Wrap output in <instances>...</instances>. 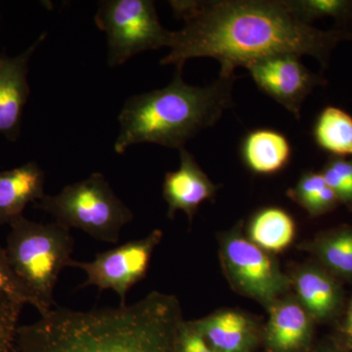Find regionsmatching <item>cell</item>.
<instances>
[{
	"label": "cell",
	"instance_id": "obj_13",
	"mask_svg": "<svg viewBox=\"0 0 352 352\" xmlns=\"http://www.w3.org/2000/svg\"><path fill=\"white\" fill-rule=\"evenodd\" d=\"M44 184V171L34 162L0 171V226L23 215L29 204L43 200Z\"/></svg>",
	"mask_w": 352,
	"mask_h": 352
},
{
	"label": "cell",
	"instance_id": "obj_21",
	"mask_svg": "<svg viewBox=\"0 0 352 352\" xmlns=\"http://www.w3.org/2000/svg\"><path fill=\"white\" fill-rule=\"evenodd\" d=\"M287 6L305 24L322 18L352 19L351 0H285Z\"/></svg>",
	"mask_w": 352,
	"mask_h": 352
},
{
	"label": "cell",
	"instance_id": "obj_1",
	"mask_svg": "<svg viewBox=\"0 0 352 352\" xmlns=\"http://www.w3.org/2000/svg\"><path fill=\"white\" fill-rule=\"evenodd\" d=\"M184 27L173 32L170 52L161 65L183 68L187 60L208 57L220 64L219 78L270 55H310L323 66L337 44L349 41L344 31H321L305 24L285 0L170 1Z\"/></svg>",
	"mask_w": 352,
	"mask_h": 352
},
{
	"label": "cell",
	"instance_id": "obj_10",
	"mask_svg": "<svg viewBox=\"0 0 352 352\" xmlns=\"http://www.w3.org/2000/svg\"><path fill=\"white\" fill-rule=\"evenodd\" d=\"M44 38L45 34L18 56L0 54V135L9 140H15L19 135L23 113L30 95V59Z\"/></svg>",
	"mask_w": 352,
	"mask_h": 352
},
{
	"label": "cell",
	"instance_id": "obj_9",
	"mask_svg": "<svg viewBox=\"0 0 352 352\" xmlns=\"http://www.w3.org/2000/svg\"><path fill=\"white\" fill-rule=\"evenodd\" d=\"M300 56L292 53L270 55L245 67L259 89L300 118L307 95L325 80L302 63Z\"/></svg>",
	"mask_w": 352,
	"mask_h": 352
},
{
	"label": "cell",
	"instance_id": "obj_8",
	"mask_svg": "<svg viewBox=\"0 0 352 352\" xmlns=\"http://www.w3.org/2000/svg\"><path fill=\"white\" fill-rule=\"evenodd\" d=\"M163 236L162 230L156 229L142 239L129 241L97 254L92 261L72 259L69 267L78 268L87 275L80 288L92 286L99 291L112 289L120 296V305H126L127 293L147 275L153 252Z\"/></svg>",
	"mask_w": 352,
	"mask_h": 352
},
{
	"label": "cell",
	"instance_id": "obj_27",
	"mask_svg": "<svg viewBox=\"0 0 352 352\" xmlns=\"http://www.w3.org/2000/svg\"><path fill=\"white\" fill-rule=\"evenodd\" d=\"M326 352H342V351H326Z\"/></svg>",
	"mask_w": 352,
	"mask_h": 352
},
{
	"label": "cell",
	"instance_id": "obj_2",
	"mask_svg": "<svg viewBox=\"0 0 352 352\" xmlns=\"http://www.w3.org/2000/svg\"><path fill=\"white\" fill-rule=\"evenodd\" d=\"M183 320L176 296L154 291L131 305L73 310L55 307L19 326L16 352H176Z\"/></svg>",
	"mask_w": 352,
	"mask_h": 352
},
{
	"label": "cell",
	"instance_id": "obj_23",
	"mask_svg": "<svg viewBox=\"0 0 352 352\" xmlns=\"http://www.w3.org/2000/svg\"><path fill=\"white\" fill-rule=\"evenodd\" d=\"M24 305L13 296L0 295V352H16V333Z\"/></svg>",
	"mask_w": 352,
	"mask_h": 352
},
{
	"label": "cell",
	"instance_id": "obj_7",
	"mask_svg": "<svg viewBox=\"0 0 352 352\" xmlns=\"http://www.w3.org/2000/svg\"><path fill=\"white\" fill-rule=\"evenodd\" d=\"M220 259L233 288L267 308L292 285L270 252L243 235L241 224L222 236Z\"/></svg>",
	"mask_w": 352,
	"mask_h": 352
},
{
	"label": "cell",
	"instance_id": "obj_15",
	"mask_svg": "<svg viewBox=\"0 0 352 352\" xmlns=\"http://www.w3.org/2000/svg\"><path fill=\"white\" fill-rule=\"evenodd\" d=\"M292 154L289 139L276 129H254L245 136L241 145L245 166L256 175L280 173L291 162Z\"/></svg>",
	"mask_w": 352,
	"mask_h": 352
},
{
	"label": "cell",
	"instance_id": "obj_24",
	"mask_svg": "<svg viewBox=\"0 0 352 352\" xmlns=\"http://www.w3.org/2000/svg\"><path fill=\"white\" fill-rule=\"evenodd\" d=\"M175 349L176 352H215L194 321L184 319L178 326Z\"/></svg>",
	"mask_w": 352,
	"mask_h": 352
},
{
	"label": "cell",
	"instance_id": "obj_6",
	"mask_svg": "<svg viewBox=\"0 0 352 352\" xmlns=\"http://www.w3.org/2000/svg\"><path fill=\"white\" fill-rule=\"evenodd\" d=\"M94 20L107 36L111 68L139 53L168 48L173 36V32L162 25L150 0H104L99 2Z\"/></svg>",
	"mask_w": 352,
	"mask_h": 352
},
{
	"label": "cell",
	"instance_id": "obj_26",
	"mask_svg": "<svg viewBox=\"0 0 352 352\" xmlns=\"http://www.w3.org/2000/svg\"><path fill=\"white\" fill-rule=\"evenodd\" d=\"M342 333L346 344L352 349V300L347 310L346 320L342 324Z\"/></svg>",
	"mask_w": 352,
	"mask_h": 352
},
{
	"label": "cell",
	"instance_id": "obj_12",
	"mask_svg": "<svg viewBox=\"0 0 352 352\" xmlns=\"http://www.w3.org/2000/svg\"><path fill=\"white\" fill-rule=\"evenodd\" d=\"M265 340L273 352H298L311 337L312 318L298 300L286 298L268 307Z\"/></svg>",
	"mask_w": 352,
	"mask_h": 352
},
{
	"label": "cell",
	"instance_id": "obj_3",
	"mask_svg": "<svg viewBox=\"0 0 352 352\" xmlns=\"http://www.w3.org/2000/svg\"><path fill=\"white\" fill-rule=\"evenodd\" d=\"M235 80L219 78L208 87H193L183 80L182 68H176L166 87L127 99L120 113L113 150L124 154L142 143L182 149L199 132L214 126L230 107Z\"/></svg>",
	"mask_w": 352,
	"mask_h": 352
},
{
	"label": "cell",
	"instance_id": "obj_16",
	"mask_svg": "<svg viewBox=\"0 0 352 352\" xmlns=\"http://www.w3.org/2000/svg\"><path fill=\"white\" fill-rule=\"evenodd\" d=\"M291 283L296 289V300L315 320H327L340 307L342 294L339 285L319 268H300L294 274Z\"/></svg>",
	"mask_w": 352,
	"mask_h": 352
},
{
	"label": "cell",
	"instance_id": "obj_22",
	"mask_svg": "<svg viewBox=\"0 0 352 352\" xmlns=\"http://www.w3.org/2000/svg\"><path fill=\"white\" fill-rule=\"evenodd\" d=\"M321 173L339 201L352 210V157H331Z\"/></svg>",
	"mask_w": 352,
	"mask_h": 352
},
{
	"label": "cell",
	"instance_id": "obj_19",
	"mask_svg": "<svg viewBox=\"0 0 352 352\" xmlns=\"http://www.w3.org/2000/svg\"><path fill=\"white\" fill-rule=\"evenodd\" d=\"M287 195L305 208L311 217L326 214L337 205L339 199L328 186L321 173L307 171L300 176Z\"/></svg>",
	"mask_w": 352,
	"mask_h": 352
},
{
	"label": "cell",
	"instance_id": "obj_4",
	"mask_svg": "<svg viewBox=\"0 0 352 352\" xmlns=\"http://www.w3.org/2000/svg\"><path fill=\"white\" fill-rule=\"evenodd\" d=\"M7 258L25 302L41 316L57 307L54 291L58 279L72 261L75 241L68 227L55 221L39 223L21 215L10 224Z\"/></svg>",
	"mask_w": 352,
	"mask_h": 352
},
{
	"label": "cell",
	"instance_id": "obj_25",
	"mask_svg": "<svg viewBox=\"0 0 352 352\" xmlns=\"http://www.w3.org/2000/svg\"><path fill=\"white\" fill-rule=\"evenodd\" d=\"M3 294L14 296L27 305L24 292L18 283L17 279L14 276L13 271L9 264L6 248L0 245V295Z\"/></svg>",
	"mask_w": 352,
	"mask_h": 352
},
{
	"label": "cell",
	"instance_id": "obj_5",
	"mask_svg": "<svg viewBox=\"0 0 352 352\" xmlns=\"http://www.w3.org/2000/svg\"><path fill=\"white\" fill-rule=\"evenodd\" d=\"M36 208L52 215L62 226L80 229L111 244L119 242L122 228L134 217L101 173L67 185L57 195H45Z\"/></svg>",
	"mask_w": 352,
	"mask_h": 352
},
{
	"label": "cell",
	"instance_id": "obj_20",
	"mask_svg": "<svg viewBox=\"0 0 352 352\" xmlns=\"http://www.w3.org/2000/svg\"><path fill=\"white\" fill-rule=\"evenodd\" d=\"M308 249L329 270L342 276H352V229H340L322 236Z\"/></svg>",
	"mask_w": 352,
	"mask_h": 352
},
{
	"label": "cell",
	"instance_id": "obj_18",
	"mask_svg": "<svg viewBox=\"0 0 352 352\" xmlns=\"http://www.w3.org/2000/svg\"><path fill=\"white\" fill-rule=\"evenodd\" d=\"M315 143L333 157H352V117L333 106L322 110L314 127Z\"/></svg>",
	"mask_w": 352,
	"mask_h": 352
},
{
	"label": "cell",
	"instance_id": "obj_14",
	"mask_svg": "<svg viewBox=\"0 0 352 352\" xmlns=\"http://www.w3.org/2000/svg\"><path fill=\"white\" fill-rule=\"evenodd\" d=\"M194 323L215 352H251L256 344V324L237 310L217 311Z\"/></svg>",
	"mask_w": 352,
	"mask_h": 352
},
{
	"label": "cell",
	"instance_id": "obj_17",
	"mask_svg": "<svg viewBox=\"0 0 352 352\" xmlns=\"http://www.w3.org/2000/svg\"><path fill=\"white\" fill-rule=\"evenodd\" d=\"M249 239L267 252H281L293 243L296 235L295 220L277 207L259 210L248 227Z\"/></svg>",
	"mask_w": 352,
	"mask_h": 352
},
{
	"label": "cell",
	"instance_id": "obj_11",
	"mask_svg": "<svg viewBox=\"0 0 352 352\" xmlns=\"http://www.w3.org/2000/svg\"><path fill=\"white\" fill-rule=\"evenodd\" d=\"M179 168L164 176L163 196L168 204V217L173 219L178 210L190 222L206 201L212 200L219 187L201 170L195 157L186 149L179 150Z\"/></svg>",
	"mask_w": 352,
	"mask_h": 352
}]
</instances>
